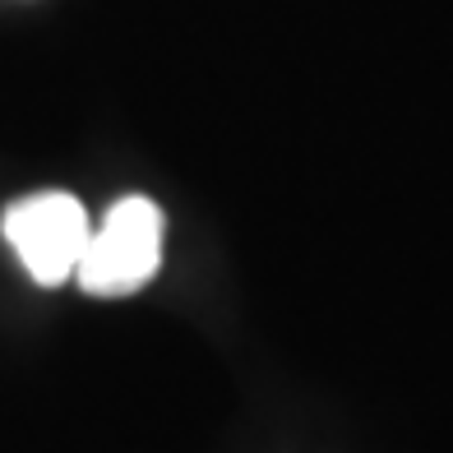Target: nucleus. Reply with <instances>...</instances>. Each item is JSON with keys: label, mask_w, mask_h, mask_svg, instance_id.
I'll list each match as a JSON object with an SVG mask.
<instances>
[{"label": "nucleus", "mask_w": 453, "mask_h": 453, "mask_svg": "<svg viewBox=\"0 0 453 453\" xmlns=\"http://www.w3.org/2000/svg\"><path fill=\"white\" fill-rule=\"evenodd\" d=\"M162 264V209L143 195L116 199L79 255V287L88 296H130Z\"/></svg>", "instance_id": "f257e3e1"}, {"label": "nucleus", "mask_w": 453, "mask_h": 453, "mask_svg": "<svg viewBox=\"0 0 453 453\" xmlns=\"http://www.w3.org/2000/svg\"><path fill=\"white\" fill-rule=\"evenodd\" d=\"M0 226H5V241L14 245V255L24 259L28 278L42 287H60L65 278H74L79 255H84L93 232L84 203L65 190H42L19 199Z\"/></svg>", "instance_id": "f03ea898"}]
</instances>
